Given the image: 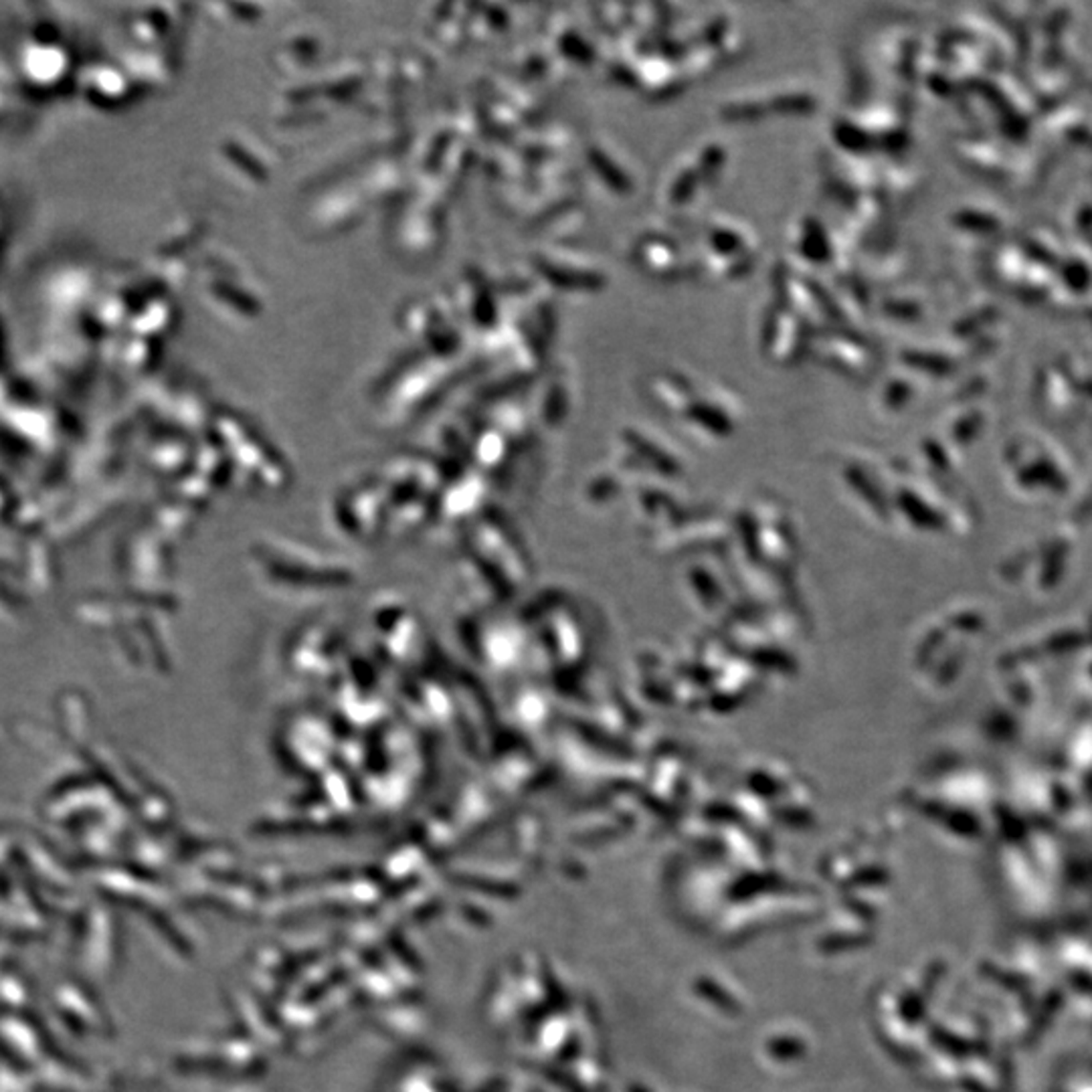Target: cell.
<instances>
[{
    "label": "cell",
    "instance_id": "6da1fadb",
    "mask_svg": "<svg viewBox=\"0 0 1092 1092\" xmlns=\"http://www.w3.org/2000/svg\"><path fill=\"white\" fill-rule=\"evenodd\" d=\"M641 257L648 271L657 277H678L682 273V259H678L668 239L648 237L641 243Z\"/></svg>",
    "mask_w": 1092,
    "mask_h": 1092
},
{
    "label": "cell",
    "instance_id": "7a4b0ae2",
    "mask_svg": "<svg viewBox=\"0 0 1092 1092\" xmlns=\"http://www.w3.org/2000/svg\"><path fill=\"white\" fill-rule=\"evenodd\" d=\"M704 184V179L696 164L682 166L674 172V177L668 184V201L672 204H684L696 197L698 186Z\"/></svg>",
    "mask_w": 1092,
    "mask_h": 1092
},
{
    "label": "cell",
    "instance_id": "3957f363",
    "mask_svg": "<svg viewBox=\"0 0 1092 1092\" xmlns=\"http://www.w3.org/2000/svg\"><path fill=\"white\" fill-rule=\"evenodd\" d=\"M802 249L803 255L809 257L811 262H831V246L827 235L822 231L818 223L807 221L803 225V237H802Z\"/></svg>",
    "mask_w": 1092,
    "mask_h": 1092
}]
</instances>
